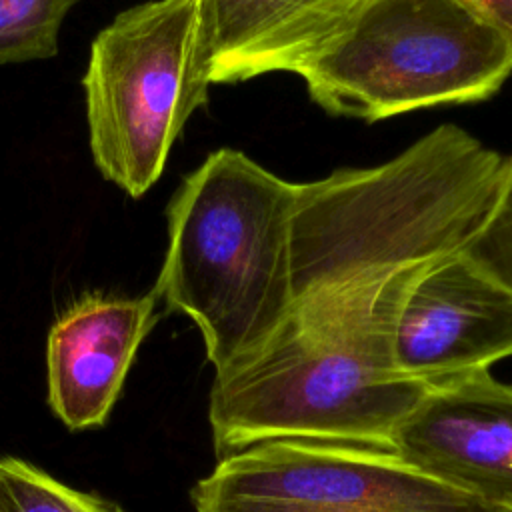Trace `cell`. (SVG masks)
Wrapping results in <instances>:
<instances>
[{"instance_id": "cell-1", "label": "cell", "mask_w": 512, "mask_h": 512, "mask_svg": "<svg viewBox=\"0 0 512 512\" xmlns=\"http://www.w3.org/2000/svg\"><path fill=\"white\" fill-rule=\"evenodd\" d=\"M430 262L296 296L260 344L214 376L208 420L218 458L276 438L392 448L396 428L430 390L394 358L398 310Z\"/></svg>"}, {"instance_id": "cell-2", "label": "cell", "mask_w": 512, "mask_h": 512, "mask_svg": "<svg viewBox=\"0 0 512 512\" xmlns=\"http://www.w3.org/2000/svg\"><path fill=\"white\" fill-rule=\"evenodd\" d=\"M506 158L444 124L392 160L296 186L294 298L354 274L460 252L488 218Z\"/></svg>"}, {"instance_id": "cell-3", "label": "cell", "mask_w": 512, "mask_h": 512, "mask_svg": "<svg viewBox=\"0 0 512 512\" xmlns=\"http://www.w3.org/2000/svg\"><path fill=\"white\" fill-rule=\"evenodd\" d=\"M296 186L220 148L170 198L168 250L152 292L198 326L216 372L260 344L294 302Z\"/></svg>"}, {"instance_id": "cell-4", "label": "cell", "mask_w": 512, "mask_h": 512, "mask_svg": "<svg viewBox=\"0 0 512 512\" xmlns=\"http://www.w3.org/2000/svg\"><path fill=\"white\" fill-rule=\"evenodd\" d=\"M512 72V42L464 0H368L302 70L326 112L368 122L490 98Z\"/></svg>"}, {"instance_id": "cell-5", "label": "cell", "mask_w": 512, "mask_h": 512, "mask_svg": "<svg viewBox=\"0 0 512 512\" xmlns=\"http://www.w3.org/2000/svg\"><path fill=\"white\" fill-rule=\"evenodd\" d=\"M198 0L120 12L92 42L84 76L90 152L100 174L142 196L190 114L208 100Z\"/></svg>"}, {"instance_id": "cell-6", "label": "cell", "mask_w": 512, "mask_h": 512, "mask_svg": "<svg viewBox=\"0 0 512 512\" xmlns=\"http://www.w3.org/2000/svg\"><path fill=\"white\" fill-rule=\"evenodd\" d=\"M190 496L196 512H496L392 448L308 438L230 452Z\"/></svg>"}, {"instance_id": "cell-7", "label": "cell", "mask_w": 512, "mask_h": 512, "mask_svg": "<svg viewBox=\"0 0 512 512\" xmlns=\"http://www.w3.org/2000/svg\"><path fill=\"white\" fill-rule=\"evenodd\" d=\"M512 356V292L462 250L410 284L396 318L398 368L428 388Z\"/></svg>"}, {"instance_id": "cell-8", "label": "cell", "mask_w": 512, "mask_h": 512, "mask_svg": "<svg viewBox=\"0 0 512 512\" xmlns=\"http://www.w3.org/2000/svg\"><path fill=\"white\" fill-rule=\"evenodd\" d=\"M392 450L490 508L512 510V384L478 370L432 386L396 428Z\"/></svg>"}, {"instance_id": "cell-9", "label": "cell", "mask_w": 512, "mask_h": 512, "mask_svg": "<svg viewBox=\"0 0 512 512\" xmlns=\"http://www.w3.org/2000/svg\"><path fill=\"white\" fill-rule=\"evenodd\" d=\"M158 296L84 294L52 324L46 340L48 406L70 430L102 426L132 360L156 324Z\"/></svg>"}, {"instance_id": "cell-10", "label": "cell", "mask_w": 512, "mask_h": 512, "mask_svg": "<svg viewBox=\"0 0 512 512\" xmlns=\"http://www.w3.org/2000/svg\"><path fill=\"white\" fill-rule=\"evenodd\" d=\"M368 0H198L200 52L210 84L268 72L302 74Z\"/></svg>"}, {"instance_id": "cell-11", "label": "cell", "mask_w": 512, "mask_h": 512, "mask_svg": "<svg viewBox=\"0 0 512 512\" xmlns=\"http://www.w3.org/2000/svg\"><path fill=\"white\" fill-rule=\"evenodd\" d=\"M78 0H0V64L52 58L60 26Z\"/></svg>"}, {"instance_id": "cell-12", "label": "cell", "mask_w": 512, "mask_h": 512, "mask_svg": "<svg viewBox=\"0 0 512 512\" xmlns=\"http://www.w3.org/2000/svg\"><path fill=\"white\" fill-rule=\"evenodd\" d=\"M0 490L14 512H124L116 502L74 490L16 456L0 458Z\"/></svg>"}, {"instance_id": "cell-13", "label": "cell", "mask_w": 512, "mask_h": 512, "mask_svg": "<svg viewBox=\"0 0 512 512\" xmlns=\"http://www.w3.org/2000/svg\"><path fill=\"white\" fill-rule=\"evenodd\" d=\"M462 252L512 292V156L506 158L496 202Z\"/></svg>"}, {"instance_id": "cell-14", "label": "cell", "mask_w": 512, "mask_h": 512, "mask_svg": "<svg viewBox=\"0 0 512 512\" xmlns=\"http://www.w3.org/2000/svg\"><path fill=\"white\" fill-rule=\"evenodd\" d=\"M512 42V0H464Z\"/></svg>"}, {"instance_id": "cell-15", "label": "cell", "mask_w": 512, "mask_h": 512, "mask_svg": "<svg viewBox=\"0 0 512 512\" xmlns=\"http://www.w3.org/2000/svg\"><path fill=\"white\" fill-rule=\"evenodd\" d=\"M0 512H14V510H12V506L8 504V500L4 498L2 490H0Z\"/></svg>"}, {"instance_id": "cell-16", "label": "cell", "mask_w": 512, "mask_h": 512, "mask_svg": "<svg viewBox=\"0 0 512 512\" xmlns=\"http://www.w3.org/2000/svg\"><path fill=\"white\" fill-rule=\"evenodd\" d=\"M496 512H512V510H496Z\"/></svg>"}]
</instances>
